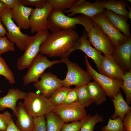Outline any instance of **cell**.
I'll list each match as a JSON object with an SVG mask.
<instances>
[{
	"label": "cell",
	"mask_w": 131,
	"mask_h": 131,
	"mask_svg": "<svg viewBox=\"0 0 131 131\" xmlns=\"http://www.w3.org/2000/svg\"><path fill=\"white\" fill-rule=\"evenodd\" d=\"M79 38L74 29L52 32L41 45L39 53L51 57H61L74 46Z\"/></svg>",
	"instance_id": "6da1fadb"
},
{
	"label": "cell",
	"mask_w": 131,
	"mask_h": 131,
	"mask_svg": "<svg viewBox=\"0 0 131 131\" xmlns=\"http://www.w3.org/2000/svg\"><path fill=\"white\" fill-rule=\"evenodd\" d=\"M49 29L54 32L61 30L74 29L78 24L82 25L88 33L93 26L91 18L82 15L74 17L66 16L63 12L52 9L48 18Z\"/></svg>",
	"instance_id": "7a4b0ae2"
},
{
	"label": "cell",
	"mask_w": 131,
	"mask_h": 131,
	"mask_svg": "<svg viewBox=\"0 0 131 131\" xmlns=\"http://www.w3.org/2000/svg\"><path fill=\"white\" fill-rule=\"evenodd\" d=\"M50 33L47 29L37 32L35 35L31 36L24 54L17 61L16 66L18 70L28 68L39 53L41 45Z\"/></svg>",
	"instance_id": "3957f363"
},
{
	"label": "cell",
	"mask_w": 131,
	"mask_h": 131,
	"mask_svg": "<svg viewBox=\"0 0 131 131\" xmlns=\"http://www.w3.org/2000/svg\"><path fill=\"white\" fill-rule=\"evenodd\" d=\"M23 103L26 111L33 117L46 115L52 111L54 106L49 98L32 92L26 93Z\"/></svg>",
	"instance_id": "277c9868"
},
{
	"label": "cell",
	"mask_w": 131,
	"mask_h": 131,
	"mask_svg": "<svg viewBox=\"0 0 131 131\" xmlns=\"http://www.w3.org/2000/svg\"><path fill=\"white\" fill-rule=\"evenodd\" d=\"M11 11L12 10L7 8L1 14L0 17L6 28L8 39L14 42L20 50L24 51L31 36L23 33L15 24L12 18Z\"/></svg>",
	"instance_id": "5b68a950"
},
{
	"label": "cell",
	"mask_w": 131,
	"mask_h": 131,
	"mask_svg": "<svg viewBox=\"0 0 131 131\" xmlns=\"http://www.w3.org/2000/svg\"><path fill=\"white\" fill-rule=\"evenodd\" d=\"M61 60L66 65L67 69L66 76L62 80L63 86L70 87L74 85L80 87L87 85L93 79L87 71L77 63L71 61L68 57H61Z\"/></svg>",
	"instance_id": "8992f818"
},
{
	"label": "cell",
	"mask_w": 131,
	"mask_h": 131,
	"mask_svg": "<svg viewBox=\"0 0 131 131\" xmlns=\"http://www.w3.org/2000/svg\"><path fill=\"white\" fill-rule=\"evenodd\" d=\"M62 63L61 60L50 61L46 56L38 53L28 68L27 73L23 78L24 85L27 86L32 82H37L46 69L53 65Z\"/></svg>",
	"instance_id": "52a82bcc"
},
{
	"label": "cell",
	"mask_w": 131,
	"mask_h": 131,
	"mask_svg": "<svg viewBox=\"0 0 131 131\" xmlns=\"http://www.w3.org/2000/svg\"><path fill=\"white\" fill-rule=\"evenodd\" d=\"M85 59L87 71L90 74L94 81L100 85L106 96L111 98H113L120 91V88L123 81L112 79L101 74L92 67L86 55Z\"/></svg>",
	"instance_id": "ba28073f"
},
{
	"label": "cell",
	"mask_w": 131,
	"mask_h": 131,
	"mask_svg": "<svg viewBox=\"0 0 131 131\" xmlns=\"http://www.w3.org/2000/svg\"><path fill=\"white\" fill-rule=\"evenodd\" d=\"M93 27L88 33L91 45L104 55H112L114 47L111 40L97 24L93 21Z\"/></svg>",
	"instance_id": "9c48e42d"
},
{
	"label": "cell",
	"mask_w": 131,
	"mask_h": 131,
	"mask_svg": "<svg viewBox=\"0 0 131 131\" xmlns=\"http://www.w3.org/2000/svg\"><path fill=\"white\" fill-rule=\"evenodd\" d=\"M85 108L77 101L69 104L55 106L52 111L67 123L78 121L85 117L87 115Z\"/></svg>",
	"instance_id": "30bf717a"
},
{
	"label": "cell",
	"mask_w": 131,
	"mask_h": 131,
	"mask_svg": "<svg viewBox=\"0 0 131 131\" xmlns=\"http://www.w3.org/2000/svg\"><path fill=\"white\" fill-rule=\"evenodd\" d=\"M92 21L97 24L109 37L114 47L126 41L128 38L117 29L109 21L103 12L91 18Z\"/></svg>",
	"instance_id": "8fae6325"
},
{
	"label": "cell",
	"mask_w": 131,
	"mask_h": 131,
	"mask_svg": "<svg viewBox=\"0 0 131 131\" xmlns=\"http://www.w3.org/2000/svg\"><path fill=\"white\" fill-rule=\"evenodd\" d=\"M52 10L51 6L47 1L42 7L33 8L29 18L32 33L49 29L48 18Z\"/></svg>",
	"instance_id": "7c38bea8"
},
{
	"label": "cell",
	"mask_w": 131,
	"mask_h": 131,
	"mask_svg": "<svg viewBox=\"0 0 131 131\" xmlns=\"http://www.w3.org/2000/svg\"><path fill=\"white\" fill-rule=\"evenodd\" d=\"M88 38V33L84 31L74 46L61 58L68 57L72 52L77 50H80L93 60L98 71L100 69L101 62L103 56L101 55V52L92 46Z\"/></svg>",
	"instance_id": "4fadbf2b"
},
{
	"label": "cell",
	"mask_w": 131,
	"mask_h": 131,
	"mask_svg": "<svg viewBox=\"0 0 131 131\" xmlns=\"http://www.w3.org/2000/svg\"><path fill=\"white\" fill-rule=\"evenodd\" d=\"M40 77V80L35 82L33 86L46 98H49L56 90L63 86L62 80L51 73H44Z\"/></svg>",
	"instance_id": "5bb4252c"
},
{
	"label": "cell",
	"mask_w": 131,
	"mask_h": 131,
	"mask_svg": "<svg viewBox=\"0 0 131 131\" xmlns=\"http://www.w3.org/2000/svg\"><path fill=\"white\" fill-rule=\"evenodd\" d=\"M106 9L100 3L98 0L91 3L82 0L77 5L64 10V13H68L67 16L72 17L77 14H81L90 18L103 12Z\"/></svg>",
	"instance_id": "9a60e30c"
},
{
	"label": "cell",
	"mask_w": 131,
	"mask_h": 131,
	"mask_svg": "<svg viewBox=\"0 0 131 131\" xmlns=\"http://www.w3.org/2000/svg\"><path fill=\"white\" fill-rule=\"evenodd\" d=\"M112 55L125 72L131 70V37L123 44L114 47Z\"/></svg>",
	"instance_id": "2e32d148"
},
{
	"label": "cell",
	"mask_w": 131,
	"mask_h": 131,
	"mask_svg": "<svg viewBox=\"0 0 131 131\" xmlns=\"http://www.w3.org/2000/svg\"><path fill=\"white\" fill-rule=\"evenodd\" d=\"M98 71L101 74L110 78L122 81L125 73L112 55L103 56Z\"/></svg>",
	"instance_id": "e0dca14e"
},
{
	"label": "cell",
	"mask_w": 131,
	"mask_h": 131,
	"mask_svg": "<svg viewBox=\"0 0 131 131\" xmlns=\"http://www.w3.org/2000/svg\"><path fill=\"white\" fill-rule=\"evenodd\" d=\"M15 116L17 118L15 124L20 131H32L34 126V117L26 111L21 102L16 106Z\"/></svg>",
	"instance_id": "ac0fdd59"
},
{
	"label": "cell",
	"mask_w": 131,
	"mask_h": 131,
	"mask_svg": "<svg viewBox=\"0 0 131 131\" xmlns=\"http://www.w3.org/2000/svg\"><path fill=\"white\" fill-rule=\"evenodd\" d=\"M33 8L19 2L12 10V19L20 29L27 30L30 28L29 18Z\"/></svg>",
	"instance_id": "d6986e66"
},
{
	"label": "cell",
	"mask_w": 131,
	"mask_h": 131,
	"mask_svg": "<svg viewBox=\"0 0 131 131\" xmlns=\"http://www.w3.org/2000/svg\"><path fill=\"white\" fill-rule=\"evenodd\" d=\"M26 93L17 89H10L5 96L0 98V107L4 109H11L15 115L16 104L20 99H24Z\"/></svg>",
	"instance_id": "ffe728a7"
},
{
	"label": "cell",
	"mask_w": 131,
	"mask_h": 131,
	"mask_svg": "<svg viewBox=\"0 0 131 131\" xmlns=\"http://www.w3.org/2000/svg\"><path fill=\"white\" fill-rule=\"evenodd\" d=\"M103 12L109 21L117 29L128 38L131 37L130 25L127 23L129 19L128 17L117 14L106 9Z\"/></svg>",
	"instance_id": "44dd1931"
},
{
	"label": "cell",
	"mask_w": 131,
	"mask_h": 131,
	"mask_svg": "<svg viewBox=\"0 0 131 131\" xmlns=\"http://www.w3.org/2000/svg\"><path fill=\"white\" fill-rule=\"evenodd\" d=\"M111 99L115 108L114 112L111 116V119H115L119 117L123 122L125 115L131 111V107L124 100L121 91Z\"/></svg>",
	"instance_id": "7402d4cb"
},
{
	"label": "cell",
	"mask_w": 131,
	"mask_h": 131,
	"mask_svg": "<svg viewBox=\"0 0 131 131\" xmlns=\"http://www.w3.org/2000/svg\"><path fill=\"white\" fill-rule=\"evenodd\" d=\"M106 9L123 16L128 17V11L126 8L129 5L127 0H98Z\"/></svg>",
	"instance_id": "603a6c76"
},
{
	"label": "cell",
	"mask_w": 131,
	"mask_h": 131,
	"mask_svg": "<svg viewBox=\"0 0 131 131\" xmlns=\"http://www.w3.org/2000/svg\"><path fill=\"white\" fill-rule=\"evenodd\" d=\"M87 85L93 103L100 105L106 101V93L97 82L94 81L90 82Z\"/></svg>",
	"instance_id": "cb8c5ba5"
},
{
	"label": "cell",
	"mask_w": 131,
	"mask_h": 131,
	"mask_svg": "<svg viewBox=\"0 0 131 131\" xmlns=\"http://www.w3.org/2000/svg\"><path fill=\"white\" fill-rule=\"evenodd\" d=\"M47 131H61L65 123L56 113L52 111L45 115Z\"/></svg>",
	"instance_id": "d4e9b609"
},
{
	"label": "cell",
	"mask_w": 131,
	"mask_h": 131,
	"mask_svg": "<svg viewBox=\"0 0 131 131\" xmlns=\"http://www.w3.org/2000/svg\"><path fill=\"white\" fill-rule=\"evenodd\" d=\"M82 124L80 131H93L96 124L99 122H103L104 121L103 117L98 114L92 116L90 114L87 115L81 120Z\"/></svg>",
	"instance_id": "484cf974"
},
{
	"label": "cell",
	"mask_w": 131,
	"mask_h": 131,
	"mask_svg": "<svg viewBox=\"0 0 131 131\" xmlns=\"http://www.w3.org/2000/svg\"><path fill=\"white\" fill-rule=\"evenodd\" d=\"M71 89L70 87L63 86L61 87L52 93L49 99L54 106L61 104Z\"/></svg>",
	"instance_id": "4316f807"
},
{
	"label": "cell",
	"mask_w": 131,
	"mask_h": 131,
	"mask_svg": "<svg viewBox=\"0 0 131 131\" xmlns=\"http://www.w3.org/2000/svg\"><path fill=\"white\" fill-rule=\"evenodd\" d=\"M51 6L52 9L63 12L66 9L75 6L79 4L82 0H47Z\"/></svg>",
	"instance_id": "83f0119b"
},
{
	"label": "cell",
	"mask_w": 131,
	"mask_h": 131,
	"mask_svg": "<svg viewBox=\"0 0 131 131\" xmlns=\"http://www.w3.org/2000/svg\"><path fill=\"white\" fill-rule=\"evenodd\" d=\"M78 101L85 108L88 107L93 103L87 85L82 86L79 88Z\"/></svg>",
	"instance_id": "f1b7e54d"
},
{
	"label": "cell",
	"mask_w": 131,
	"mask_h": 131,
	"mask_svg": "<svg viewBox=\"0 0 131 131\" xmlns=\"http://www.w3.org/2000/svg\"><path fill=\"white\" fill-rule=\"evenodd\" d=\"M120 88L126 95V102L129 106L131 104V70L125 73Z\"/></svg>",
	"instance_id": "f546056e"
},
{
	"label": "cell",
	"mask_w": 131,
	"mask_h": 131,
	"mask_svg": "<svg viewBox=\"0 0 131 131\" xmlns=\"http://www.w3.org/2000/svg\"><path fill=\"white\" fill-rule=\"evenodd\" d=\"M0 75L5 77L8 82L12 85L16 83L14 74L4 59L0 56Z\"/></svg>",
	"instance_id": "4dcf8cb0"
},
{
	"label": "cell",
	"mask_w": 131,
	"mask_h": 131,
	"mask_svg": "<svg viewBox=\"0 0 131 131\" xmlns=\"http://www.w3.org/2000/svg\"><path fill=\"white\" fill-rule=\"evenodd\" d=\"M123 122L119 117L109 118L107 125L101 128V131H123Z\"/></svg>",
	"instance_id": "1f68e13d"
},
{
	"label": "cell",
	"mask_w": 131,
	"mask_h": 131,
	"mask_svg": "<svg viewBox=\"0 0 131 131\" xmlns=\"http://www.w3.org/2000/svg\"><path fill=\"white\" fill-rule=\"evenodd\" d=\"M15 43L10 41L7 37L0 36V56L6 52L15 51Z\"/></svg>",
	"instance_id": "d6a6232c"
},
{
	"label": "cell",
	"mask_w": 131,
	"mask_h": 131,
	"mask_svg": "<svg viewBox=\"0 0 131 131\" xmlns=\"http://www.w3.org/2000/svg\"><path fill=\"white\" fill-rule=\"evenodd\" d=\"M34 118V126L32 131H47L45 115Z\"/></svg>",
	"instance_id": "836d02e7"
},
{
	"label": "cell",
	"mask_w": 131,
	"mask_h": 131,
	"mask_svg": "<svg viewBox=\"0 0 131 131\" xmlns=\"http://www.w3.org/2000/svg\"><path fill=\"white\" fill-rule=\"evenodd\" d=\"M12 120V115L8 111L0 113V131H5L9 123Z\"/></svg>",
	"instance_id": "e575fe53"
},
{
	"label": "cell",
	"mask_w": 131,
	"mask_h": 131,
	"mask_svg": "<svg viewBox=\"0 0 131 131\" xmlns=\"http://www.w3.org/2000/svg\"><path fill=\"white\" fill-rule=\"evenodd\" d=\"M79 87L76 86L75 88L72 89L61 104H69L78 101V91Z\"/></svg>",
	"instance_id": "d590c367"
},
{
	"label": "cell",
	"mask_w": 131,
	"mask_h": 131,
	"mask_svg": "<svg viewBox=\"0 0 131 131\" xmlns=\"http://www.w3.org/2000/svg\"><path fill=\"white\" fill-rule=\"evenodd\" d=\"M19 2L26 6H34L36 8L42 7L47 2V0H19Z\"/></svg>",
	"instance_id": "8d00e7d4"
},
{
	"label": "cell",
	"mask_w": 131,
	"mask_h": 131,
	"mask_svg": "<svg viewBox=\"0 0 131 131\" xmlns=\"http://www.w3.org/2000/svg\"><path fill=\"white\" fill-rule=\"evenodd\" d=\"M82 124L81 120L79 121H74L70 123H65L61 131H80Z\"/></svg>",
	"instance_id": "74e56055"
},
{
	"label": "cell",
	"mask_w": 131,
	"mask_h": 131,
	"mask_svg": "<svg viewBox=\"0 0 131 131\" xmlns=\"http://www.w3.org/2000/svg\"><path fill=\"white\" fill-rule=\"evenodd\" d=\"M123 131H131V111L125 116L123 122Z\"/></svg>",
	"instance_id": "f35d334b"
},
{
	"label": "cell",
	"mask_w": 131,
	"mask_h": 131,
	"mask_svg": "<svg viewBox=\"0 0 131 131\" xmlns=\"http://www.w3.org/2000/svg\"><path fill=\"white\" fill-rule=\"evenodd\" d=\"M3 3L7 8L12 10L19 3V0H0Z\"/></svg>",
	"instance_id": "ab89813d"
},
{
	"label": "cell",
	"mask_w": 131,
	"mask_h": 131,
	"mask_svg": "<svg viewBox=\"0 0 131 131\" xmlns=\"http://www.w3.org/2000/svg\"><path fill=\"white\" fill-rule=\"evenodd\" d=\"M5 131H20L14 123L13 120L9 123Z\"/></svg>",
	"instance_id": "60d3db41"
},
{
	"label": "cell",
	"mask_w": 131,
	"mask_h": 131,
	"mask_svg": "<svg viewBox=\"0 0 131 131\" xmlns=\"http://www.w3.org/2000/svg\"><path fill=\"white\" fill-rule=\"evenodd\" d=\"M7 33V30L3 26L0 17V36H5Z\"/></svg>",
	"instance_id": "b9f144b4"
},
{
	"label": "cell",
	"mask_w": 131,
	"mask_h": 131,
	"mask_svg": "<svg viewBox=\"0 0 131 131\" xmlns=\"http://www.w3.org/2000/svg\"><path fill=\"white\" fill-rule=\"evenodd\" d=\"M7 8L5 5L0 1V15Z\"/></svg>",
	"instance_id": "7bdbcfd3"
},
{
	"label": "cell",
	"mask_w": 131,
	"mask_h": 131,
	"mask_svg": "<svg viewBox=\"0 0 131 131\" xmlns=\"http://www.w3.org/2000/svg\"><path fill=\"white\" fill-rule=\"evenodd\" d=\"M127 8L129 9V11L128 12V17L131 20V7L130 5H129L127 7Z\"/></svg>",
	"instance_id": "ee69618b"
},
{
	"label": "cell",
	"mask_w": 131,
	"mask_h": 131,
	"mask_svg": "<svg viewBox=\"0 0 131 131\" xmlns=\"http://www.w3.org/2000/svg\"><path fill=\"white\" fill-rule=\"evenodd\" d=\"M4 110V109L0 107V111H3Z\"/></svg>",
	"instance_id": "f6af8a7d"
},
{
	"label": "cell",
	"mask_w": 131,
	"mask_h": 131,
	"mask_svg": "<svg viewBox=\"0 0 131 131\" xmlns=\"http://www.w3.org/2000/svg\"><path fill=\"white\" fill-rule=\"evenodd\" d=\"M128 2H130L131 3V0H127Z\"/></svg>",
	"instance_id": "bcb514c9"
},
{
	"label": "cell",
	"mask_w": 131,
	"mask_h": 131,
	"mask_svg": "<svg viewBox=\"0 0 131 131\" xmlns=\"http://www.w3.org/2000/svg\"><path fill=\"white\" fill-rule=\"evenodd\" d=\"M2 92V91L1 90H0V93H1Z\"/></svg>",
	"instance_id": "7dc6e473"
}]
</instances>
